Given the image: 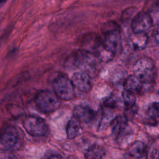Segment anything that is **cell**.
Segmentation results:
<instances>
[{
    "mask_svg": "<svg viewBox=\"0 0 159 159\" xmlns=\"http://www.w3.org/2000/svg\"><path fill=\"white\" fill-rule=\"evenodd\" d=\"M53 93L60 99L70 101L75 98V87L71 81L64 74L58 75L52 81Z\"/></svg>",
    "mask_w": 159,
    "mask_h": 159,
    "instance_id": "6da1fadb",
    "label": "cell"
},
{
    "mask_svg": "<svg viewBox=\"0 0 159 159\" xmlns=\"http://www.w3.org/2000/svg\"><path fill=\"white\" fill-rule=\"evenodd\" d=\"M35 102L38 109L45 113L56 111L60 105V99L53 91L48 90L39 91L35 97Z\"/></svg>",
    "mask_w": 159,
    "mask_h": 159,
    "instance_id": "7a4b0ae2",
    "label": "cell"
},
{
    "mask_svg": "<svg viewBox=\"0 0 159 159\" xmlns=\"http://www.w3.org/2000/svg\"><path fill=\"white\" fill-rule=\"evenodd\" d=\"M155 70L153 61L147 57L138 59L133 66L134 75L142 81H153Z\"/></svg>",
    "mask_w": 159,
    "mask_h": 159,
    "instance_id": "3957f363",
    "label": "cell"
},
{
    "mask_svg": "<svg viewBox=\"0 0 159 159\" xmlns=\"http://www.w3.org/2000/svg\"><path fill=\"white\" fill-rule=\"evenodd\" d=\"M25 131L34 137H43L49 133V127L45 121L37 116L29 115L23 120Z\"/></svg>",
    "mask_w": 159,
    "mask_h": 159,
    "instance_id": "277c9868",
    "label": "cell"
},
{
    "mask_svg": "<svg viewBox=\"0 0 159 159\" xmlns=\"http://www.w3.org/2000/svg\"><path fill=\"white\" fill-rule=\"evenodd\" d=\"M0 143L6 150H18L22 145V140L17 130L13 126L6 127L0 135Z\"/></svg>",
    "mask_w": 159,
    "mask_h": 159,
    "instance_id": "5b68a950",
    "label": "cell"
},
{
    "mask_svg": "<svg viewBox=\"0 0 159 159\" xmlns=\"http://www.w3.org/2000/svg\"><path fill=\"white\" fill-rule=\"evenodd\" d=\"M91 54L79 50L71 53L66 60V66L68 68L80 69L90 66L92 64Z\"/></svg>",
    "mask_w": 159,
    "mask_h": 159,
    "instance_id": "8992f818",
    "label": "cell"
},
{
    "mask_svg": "<svg viewBox=\"0 0 159 159\" xmlns=\"http://www.w3.org/2000/svg\"><path fill=\"white\" fill-rule=\"evenodd\" d=\"M130 25L134 34H146L153 24L148 12L141 11L135 14Z\"/></svg>",
    "mask_w": 159,
    "mask_h": 159,
    "instance_id": "52a82bcc",
    "label": "cell"
},
{
    "mask_svg": "<svg viewBox=\"0 0 159 159\" xmlns=\"http://www.w3.org/2000/svg\"><path fill=\"white\" fill-rule=\"evenodd\" d=\"M101 37L96 33H89L84 35L81 41L82 50L91 55H96L102 47Z\"/></svg>",
    "mask_w": 159,
    "mask_h": 159,
    "instance_id": "ba28073f",
    "label": "cell"
},
{
    "mask_svg": "<svg viewBox=\"0 0 159 159\" xmlns=\"http://www.w3.org/2000/svg\"><path fill=\"white\" fill-rule=\"evenodd\" d=\"M71 81L75 88L84 93L89 92L93 86L91 76L88 73L84 71L75 73L71 78Z\"/></svg>",
    "mask_w": 159,
    "mask_h": 159,
    "instance_id": "9c48e42d",
    "label": "cell"
},
{
    "mask_svg": "<svg viewBox=\"0 0 159 159\" xmlns=\"http://www.w3.org/2000/svg\"><path fill=\"white\" fill-rule=\"evenodd\" d=\"M104 38L102 40L104 47L115 53L120 44L121 35L120 29L107 32L104 34Z\"/></svg>",
    "mask_w": 159,
    "mask_h": 159,
    "instance_id": "30bf717a",
    "label": "cell"
},
{
    "mask_svg": "<svg viewBox=\"0 0 159 159\" xmlns=\"http://www.w3.org/2000/svg\"><path fill=\"white\" fill-rule=\"evenodd\" d=\"M74 116L80 121L88 124L92 122L96 117V112L89 106L78 104L74 107Z\"/></svg>",
    "mask_w": 159,
    "mask_h": 159,
    "instance_id": "8fae6325",
    "label": "cell"
},
{
    "mask_svg": "<svg viewBox=\"0 0 159 159\" xmlns=\"http://www.w3.org/2000/svg\"><path fill=\"white\" fill-rule=\"evenodd\" d=\"M111 126L112 134L117 138L129 127L128 126V119L124 115L117 116L111 122Z\"/></svg>",
    "mask_w": 159,
    "mask_h": 159,
    "instance_id": "7c38bea8",
    "label": "cell"
},
{
    "mask_svg": "<svg viewBox=\"0 0 159 159\" xmlns=\"http://www.w3.org/2000/svg\"><path fill=\"white\" fill-rule=\"evenodd\" d=\"M142 86V81L134 75L129 76L124 82V88L125 91L135 93H139Z\"/></svg>",
    "mask_w": 159,
    "mask_h": 159,
    "instance_id": "4fadbf2b",
    "label": "cell"
},
{
    "mask_svg": "<svg viewBox=\"0 0 159 159\" xmlns=\"http://www.w3.org/2000/svg\"><path fill=\"white\" fill-rule=\"evenodd\" d=\"M147 152L145 143L141 141L136 140L133 142L129 148V155L135 159H140L144 157Z\"/></svg>",
    "mask_w": 159,
    "mask_h": 159,
    "instance_id": "5bb4252c",
    "label": "cell"
},
{
    "mask_svg": "<svg viewBox=\"0 0 159 159\" xmlns=\"http://www.w3.org/2000/svg\"><path fill=\"white\" fill-rule=\"evenodd\" d=\"M130 42L135 50H142L147 45L148 37L146 34H132L130 37Z\"/></svg>",
    "mask_w": 159,
    "mask_h": 159,
    "instance_id": "9a60e30c",
    "label": "cell"
},
{
    "mask_svg": "<svg viewBox=\"0 0 159 159\" xmlns=\"http://www.w3.org/2000/svg\"><path fill=\"white\" fill-rule=\"evenodd\" d=\"M81 129L80 121L75 117L73 116L68 120L66 125V136L69 139H73L77 137Z\"/></svg>",
    "mask_w": 159,
    "mask_h": 159,
    "instance_id": "2e32d148",
    "label": "cell"
},
{
    "mask_svg": "<svg viewBox=\"0 0 159 159\" xmlns=\"http://www.w3.org/2000/svg\"><path fill=\"white\" fill-rule=\"evenodd\" d=\"M105 154L104 148L98 145L93 144L91 145L85 152V159H102Z\"/></svg>",
    "mask_w": 159,
    "mask_h": 159,
    "instance_id": "e0dca14e",
    "label": "cell"
},
{
    "mask_svg": "<svg viewBox=\"0 0 159 159\" xmlns=\"http://www.w3.org/2000/svg\"><path fill=\"white\" fill-rule=\"evenodd\" d=\"M149 124H157L159 120V102H154L150 104L147 111Z\"/></svg>",
    "mask_w": 159,
    "mask_h": 159,
    "instance_id": "ac0fdd59",
    "label": "cell"
},
{
    "mask_svg": "<svg viewBox=\"0 0 159 159\" xmlns=\"http://www.w3.org/2000/svg\"><path fill=\"white\" fill-rule=\"evenodd\" d=\"M148 14L151 18L153 25L159 26V2L153 4L150 7Z\"/></svg>",
    "mask_w": 159,
    "mask_h": 159,
    "instance_id": "d6986e66",
    "label": "cell"
},
{
    "mask_svg": "<svg viewBox=\"0 0 159 159\" xmlns=\"http://www.w3.org/2000/svg\"><path fill=\"white\" fill-rule=\"evenodd\" d=\"M120 102V98L116 94H111L108 96L104 101V105L108 109H114L116 108Z\"/></svg>",
    "mask_w": 159,
    "mask_h": 159,
    "instance_id": "ffe728a7",
    "label": "cell"
},
{
    "mask_svg": "<svg viewBox=\"0 0 159 159\" xmlns=\"http://www.w3.org/2000/svg\"><path fill=\"white\" fill-rule=\"evenodd\" d=\"M122 99L125 106V107H132L135 104L136 97L134 93L124 90L122 93Z\"/></svg>",
    "mask_w": 159,
    "mask_h": 159,
    "instance_id": "44dd1931",
    "label": "cell"
},
{
    "mask_svg": "<svg viewBox=\"0 0 159 159\" xmlns=\"http://www.w3.org/2000/svg\"><path fill=\"white\" fill-rule=\"evenodd\" d=\"M114 117H112V112L110 111H105L102 114V117L99 125V129L100 130L105 129L109 125H111V123Z\"/></svg>",
    "mask_w": 159,
    "mask_h": 159,
    "instance_id": "7402d4cb",
    "label": "cell"
},
{
    "mask_svg": "<svg viewBox=\"0 0 159 159\" xmlns=\"http://www.w3.org/2000/svg\"><path fill=\"white\" fill-rule=\"evenodd\" d=\"M96 56L101 61L106 62V61H109L111 60L113 58V57L114 56V53L113 52L107 50L102 45V47L99 50V52L97 53Z\"/></svg>",
    "mask_w": 159,
    "mask_h": 159,
    "instance_id": "603a6c76",
    "label": "cell"
},
{
    "mask_svg": "<svg viewBox=\"0 0 159 159\" xmlns=\"http://www.w3.org/2000/svg\"><path fill=\"white\" fill-rule=\"evenodd\" d=\"M137 9L135 7H130L125 9L122 14V21L123 23H128L130 20V23L135 16Z\"/></svg>",
    "mask_w": 159,
    "mask_h": 159,
    "instance_id": "cb8c5ba5",
    "label": "cell"
},
{
    "mask_svg": "<svg viewBox=\"0 0 159 159\" xmlns=\"http://www.w3.org/2000/svg\"><path fill=\"white\" fill-rule=\"evenodd\" d=\"M120 29V27L116 22L114 21H108L102 24L101 27V31L103 33V34H104L107 32H109L116 29Z\"/></svg>",
    "mask_w": 159,
    "mask_h": 159,
    "instance_id": "d4e9b609",
    "label": "cell"
},
{
    "mask_svg": "<svg viewBox=\"0 0 159 159\" xmlns=\"http://www.w3.org/2000/svg\"><path fill=\"white\" fill-rule=\"evenodd\" d=\"M0 159H18V157L12 152L6 150L0 152Z\"/></svg>",
    "mask_w": 159,
    "mask_h": 159,
    "instance_id": "484cf974",
    "label": "cell"
},
{
    "mask_svg": "<svg viewBox=\"0 0 159 159\" xmlns=\"http://www.w3.org/2000/svg\"><path fill=\"white\" fill-rule=\"evenodd\" d=\"M153 37L155 42L159 44V26H158L153 32Z\"/></svg>",
    "mask_w": 159,
    "mask_h": 159,
    "instance_id": "4316f807",
    "label": "cell"
},
{
    "mask_svg": "<svg viewBox=\"0 0 159 159\" xmlns=\"http://www.w3.org/2000/svg\"><path fill=\"white\" fill-rule=\"evenodd\" d=\"M44 159H63V157L57 153H53Z\"/></svg>",
    "mask_w": 159,
    "mask_h": 159,
    "instance_id": "83f0119b",
    "label": "cell"
},
{
    "mask_svg": "<svg viewBox=\"0 0 159 159\" xmlns=\"http://www.w3.org/2000/svg\"><path fill=\"white\" fill-rule=\"evenodd\" d=\"M152 159H159V149L153 152Z\"/></svg>",
    "mask_w": 159,
    "mask_h": 159,
    "instance_id": "f1b7e54d",
    "label": "cell"
},
{
    "mask_svg": "<svg viewBox=\"0 0 159 159\" xmlns=\"http://www.w3.org/2000/svg\"><path fill=\"white\" fill-rule=\"evenodd\" d=\"M68 159H78V158H76V157H75L74 156H70V157H69L68 158Z\"/></svg>",
    "mask_w": 159,
    "mask_h": 159,
    "instance_id": "f546056e",
    "label": "cell"
},
{
    "mask_svg": "<svg viewBox=\"0 0 159 159\" xmlns=\"http://www.w3.org/2000/svg\"><path fill=\"white\" fill-rule=\"evenodd\" d=\"M4 2V1H0V7L2 5V4H3Z\"/></svg>",
    "mask_w": 159,
    "mask_h": 159,
    "instance_id": "4dcf8cb0",
    "label": "cell"
}]
</instances>
